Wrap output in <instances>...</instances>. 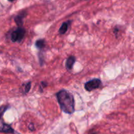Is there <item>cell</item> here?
Instances as JSON below:
<instances>
[{
    "instance_id": "6da1fadb",
    "label": "cell",
    "mask_w": 134,
    "mask_h": 134,
    "mask_svg": "<svg viewBox=\"0 0 134 134\" xmlns=\"http://www.w3.org/2000/svg\"><path fill=\"white\" fill-rule=\"evenodd\" d=\"M57 97L63 111L67 114L74 113V100L71 93L66 90H61L57 93Z\"/></svg>"
},
{
    "instance_id": "7a4b0ae2",
    "label": "cell",
    "mask_w": 134,
    "mask_h": 134,
    "mask_svg": "<svg viewBox=\"0 0 134 134\" xmlns=\"http://www.w3.org/2000/svg\"><path fill=\"white\" fill-rule=\"evenodd\" d=\"M9 106L7 105H3L0 107V132L7 133H15V131L7 124L5 123L3 120V116L5 112L7 110Z\"/></svg>"
},
{
    "instance_id": "3957f363",
    "label": "cell",
    "mask_w": 134,
    "mask_h": 134,
    "mask_svg": "<svg viewBox=\"0 0 134 134\" xmlns=\"http://www.w3.org/2000/svg\"><path fill=\"white\" fill-rule=\"evenodd\" d=\"M25 34V30L22 27H19L16 30L12 32L11 34V40L13 42H20L24 38Z\"/></svg>"
},
{
    "instance_id": "277c9868",
    "label": "cell",
    "mask_w": 134,
    "mask_h": 134,
    "mask_svg": "<svg viewBox=\"0 0 134 134\" xmlns=\"http://www.w3.org/2000/svg\"><path fill=\"white\" fill-rule=\"evenodd\" d=\"M100 85H101V82L100 80L95 78V79L91 80L86 82V83L85 84V88L87 91H91L95 89L99 88Z\"/></svg>"
},
{
    "instance_id": "5b68a950",
    "label": "cell",
    "mask_w": 134,
    "mask_h": 134,
    "mask_svg": "<svg viewBox=\"0 0 134 134\" xmlns=\"http://www.w3.org/2000/svg\"><path fill=\"white\" fill-rule=\"evenodd\" d=\"M26 13L25 11H23V12H21L20 13H19V15L15 16V21L18 26H21L23 25V19L26 16Z\"/></svg>"
},
{
    "instance_id": "8992f818",
    "label": "cell",
    "mask_w": 134,
    "mask_h": 134,
    "mask_svg": "<svg viewBox=\"0 0 134 134\" xmlns=\"http://www.w3.org/2000/svg\"><path fill=\"white\" fill-rule=\"evenodd\" d=\"M76 61V58L73 56H70L66 60V68L69 70H70L72 68L73 65H74V63Z\"/></svg>"
},
{
    "instance_id": "52a82bcc",
    "label": "cell",
    "mask_w": 134,
    "mask_h": 134,
    "mask_svg": "<svg viewBox=\"0 0 134 134\" xmlns=\"http://www.w3.org/2000/svg\"><path fill=\"white\" fill-rule=\"evenodd\" d=\"M70 23V21H68V22H65V23H64L63 24H62L60 28H59V33H60V34H65L66 32H67Z\"/></svg>"
},
{
    "instance_id": "ba28073f",
    "label": "cell",
    "mask_w": 134,
    "mask_h": 134,
    "mask_svg": "<svg viewBox=\"0 0 134 134\" xmlns=\"http://www.w3.org/2000/svg\"><path fill=\"white\" fill-rule=\"evenodd\" d=\"M45 46H46V42H45L44 40H38L36 42V46L38 49L43 48L45 47Z\"/></svg>"
},
{
    "instance_id": "9c48e42d",
    "label": "cell",
    "mask_w": 134,
    "mask_h": 134,
    "mask_svg": "<svg viewBox=\"0 0 134 134\" xmlns=\"http://www.w3.org/2000/svg\"><path fill=\"white\" fill-rule=\"evenodd\" d=\"M31 87V82H28V83L25 85V90H24V92L28 93L30 91Z\"/></svg>"
},
{
    "instance_id": "30bf717a",
    "label": "cell",
    "mask_w": 134,
    "mask_h": 134,
    "mask_svg": "<svg viewBox=\"0 0 134 134\" xmlns=\"http://www.w3.org/2000/svg\"><path fill=\"white\" fill-rule=\"evenodd\" d=\"M29 129L30 130H32V131H33L34 130V125L32 124H30L29 126Z\"/></svg>"
},
{
    "instance_id": "8fae6325",
    "label": "cell",
    "mask_w": 134,
    "mask_h": 134,
    "mask_svg": "<svg viewBox=\"0 0 134 134\" xmlns=\"http://www.w3.org/2000/svg\"><path fill=\"white\" fill-rule=\"evenodd\" d=\"M9 2H13V1H15V0H9Z\"/></svg>"
}]
</instances>
